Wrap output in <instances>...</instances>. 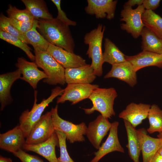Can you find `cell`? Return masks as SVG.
I'll return each instance as SVG.
<instances>
[{
	"instance_id": "277c9868",
	"label": "cell",
	"mask_w": 162,
	"mask_h": 162,
	"mask_svg": "<svg viewBox=\"0 0 162 162\" xmlns=\"http://www.w3.org/2000/svg\"><path fill=\"white\" fill-rule=\"evenodd\" d=\"M117 96L114 88H98L93 91L88 98L92 102V106L90 108L82 109L86 114H90L97 111L104 117L110 118L115 115L113 105Z\"/></svg>"
},
{
	"instance_id": "4dcf8cb0",
	"label": "cell",
	"mask_w": 162,
	"mask_h": 162,
	"mask_svg": "<svg viewBox=\"0 0 162 162\" xmlns=\"http://www.w3.org/2000/svg\"><path fill=\"white\" fill-rule=\"evenodd\" d=\"M6 12L8 17L18 21L29 22L33 21L34 20L33 16L26 8L20 10L10 4L8 5Z\"/></svg>"
},
{
	"instance_id": "d6986e66",
	"label": "cell",
	"mask_w": 162,
	"mask_h": 162,
	"mask_svg": "<svg viewBox=\"0 0 162 162\" xmlns=\"http://www.w3.org/2000/svg\"><path fill=\"white\" fill-rule=\"evenodd\" d=\"M93 68L89 64L75 68L65 69L66 83L91 84L96 78Z\"/></svg>"
},
{
	"instance_id": "8d00e7d4",
	"label": "cell",
	"mask_w": 162,
	"mask_h": 162,
	"mask_svg": "<svg viewBox=\"0 0 162 162\" xmlns=\"http://www.w3.org/2000/svg\"><path fill=\"white\" fill-rule=\"evenodd\" d=\"M160 2V0H143L142 5L146 10L153 11L159 7Z\"/></svg>"
},
{
	"instance_id": "9a60e30c",
	"label": "cell",
	"mask_w": 162,
	"mask_h": 162,
	"mask_svg": "<svg viewBox=\"0 0 162 162\" xmlns=\"http://www.w3.org/2000/svg\"><path fill=\"white\" fill-rule=\"evenodd\" d=\"M119 122L115 121L112 123L110 132L105 141L103 143L98 151L94 153V157L90 162H98L106 154L113 152L124 153V148L119 141L118 134Z\"/></svg>"
},
{
	"instance_id": "7c38bea8",
	"label": "cell",
	"mask_w": 162,
	"mask_h": 162,
	"mask_svg": "<svg viewBox=\"0 0 162 162\" xmlns=\"http://www.w3.org/2000/svg\"><path fill=\"white\" fill-rule=\"evenodd\" d=\"M65 69L75 68L87 64L80 56L50 43L46 51Z\"/></svg>"
},
{
	"instance_id": "4316f807",
	"label": "cell",
	"mask_w": 162,
	"mask_h": 162,
	"mask_svg": "<svg viewBox=\"0 0 162 162\" xmlns=\"http://www.w3.org/2000/svg\"><path fill=\"white\" fill-rule=\"evenodd\" d=\"M38 21L34 19L32 28L24 34L28 44L33 47L34 51H46L50 43L37 30Z\"/></svg>"
},
{
	"instance_id": "8992f818",
	"label": "cell",
	"mask_w": 162,
	"mask_h": 162,
	"mask_svg": "<svg viewBox=\"0 0 162 162\" xmlns=\"http://www.w3.org/2000/svg\"><path fill=\"white\" fill-rule=\"evenodd\" d=\"M50 111L55 131L64 133L70 143L85 141L84 135H86L87 127L85 123L76 124L63 119L58 114V105L52 107Z\"/></svg>"
},
{
	"instance_id": "e0dca14e",
	"label": "cell",
	"mask_w": 162,
	"mask_h": 162,
	"mask_svg": "<svg viewBox=\"0 0 162 162\" xmlns=\"http://www.w3.org/2000/svg\"><path fill=\"white\" fill-rule=\"evenodd\" d=\"M151 106L141 103H131L119 113L118 116L129 122L135 128L148 118Z\"/></svg>"
},
{
	"instance_id": "4fadbf2b",
	"label": "cell",
	"mask_w": 162,
	"mask_h": 162,
	"mask_svg": "<svg viewBox=\"0 0 162 162\" xmlns=\"http://www.w3.org/2000/svg\"><path fill=\"white\" fill-rule=\"evenodd\" d=\"M56 146L59 147V140L55 131L46 141L36 144L25 143L23 148L27 151L34 152L45 158L49 162H59L55 151Z\"/></svg>"
},
{
	"instance_id": "f546056e",
	"label": "cell",
	"mask_w": 162,
	"mask_h": 162,
	"mask_svg": "<svg viewBox=\"0 0 162 162\" xmlns=\"http://www.w3.org/2000/svg\"><path fill=\"white\" fill-rule=\"evenodd\" d=\"M0 38L22 50L31 60L34 61L35 56L31 52L32 49L20 38L0 30Z\"/></svg>"
},
{
	"instance_id": "74e56055",
	"label": "cell",
	"mask_w": 162,
	"mask_h": 162,
	"mask_svg": "<svg viewBox=\"0 0 162 162\" xmlns=\"http://www.w3.org/2000/svg\"><path fill=\"white\" fill-rule=\"evenodd\" d=\"M143 0H129L125 3V4L129 5L131 7L135 5L138 6L142 4Z\"/></svg>"
},
{
	"instance_id": "f35d334b",
	"label": "cell",
	"mask_w": 162,
	"mask_h": 162,
	"mask_svg": "<svg viewBox=\"0 0 162 162\" xmlns=\"http://www.w3.org/2000/svg\"><path fill=\"white\" fill-rule=\"evenodd\" d=\"M151 162H162V156L157 152L153 157Z\"/></svg>"
},
{
	"instance_id": "44dd1931",
	"label": "cell",
	"mask_w": 162,
	"mask_h": 162,
	"mask_svg": "<svg viewBox=\"0 0 162 162\" xmlns=\"http://www.w3.org/2000/svg\"><path fill=\"white\" fill-rule=\"evenodd\" d=\"M127 61L132 65L135 70L145 67L155 66L162 68V54L142 51L133 56H125Z\"/></svg>"
},
{
	"instance_id": "5b68a950",
	"label": "cell",
	"mask_w": 162,
	"mask_h": 162,
	"mask_svg": "<svg viewBox=\"0 0 162 162\" xmlns=\"http://www.w3.org/2000/svg\"><path fill=\"white\" fill-rule=\"evenodd\" d=\"M34 53L35 62L47 76L43 82L50 85H64L66 83L65 69L47 51H34Z\"/></svg>"
},
{
	"instance_id": "d4e9b609",
	"label": "cell",
	"mask_w": 162,
	"mask_h": 162,
	"mask_svg": "<svg viewBox=\"0 0 162 162\" xmlns=\"http://www.w3.org/2000/svg\"><path fill=\"white\" fill-rule=\"evenodd\" d=\"M104 50L103 53L104 62H107L112 65L126 61L125 55L108 38L104 39Z\"/></svg>"
},
{
	"instance_id": "ba28073f",
	"label": "cell",
	"mask_w": 162,
	"mask_h": 162,
	"mask_svg": "<svg viewBox=\"0 0 162 162\" xmlns=\"http://www.w3.org/2000/svg\"><path fill=\"white\" fill-rule=\"evenodd\" d=\"M51 111L42 115L32 128L26 139V143L36 144L44 142L55 132Z\"/></svg>"
},
{
	"instance_id": "9c48e42d",
	"label": "cell",
	"mask_w": 162,
	"mask_h": 162,
	"mask_svg": "<svg viewBox=\"0 0 162 162\" xmlns=\"http://www.w3.org/2000/svg\"><path fill=\"white\" fill-rule=\"evenodd\" d=\"M99 88L96 84L71 83L68 84L61 95L57 99V104L63 103L66 101L75 104L85 99L88 98L93 91Z\"/></svg>"
},
{
	"instance_id": "6da1fadb",
	"label": "cell",
	"mask_w": 162,
	"mask_h": 162,
	"mask_svg": "<svg viewBox=\"0 0 162 162\" xmlns=\"http://www.w3.org/2000/svg\"><path fill=\"white\" fill-rule=\"evenodd\" d=\"M37 29L50 44L74 52L75 43L69 26L56 18L38 20Z\"/></svg>"
},
{
	"instance_id": "836d02e7",
	"label": "cell",
	"mask_w": 162,
	"mask_h": 162,
	"mask_svg": "<svg viewBox=\"0 0 162 162\" xmlns=\"http://www.w3.org/2000/svg\"><path fill=\"white\" fill-rule=\"evenodd\" d=\"M51 1L55 5L57 9L58 13L56 18L58 19L68 26H76V22L69 19L67 17L65 13L62 9L61 7V0H52Z\"/></svg>"
},
{
	"instance_id": "52a82bcc",
	"label": "cell",
	"mask_w": 162,
	"mask_h": 162,
	"mask_svg": "<svg viewBox=\"0 0 162 162\" xmlns=\"http://www.w3.org/2000/svg\"><path fill=\"white\" fill-rule=\"evenodd\" d=\"M145 10L142 4L134 9L131 7L124 4L121 11L120 20L124 21L125 23L121 24V29L130 34L134 38H137L144 27L142 17Z\"/></svg>"
},
{
	"instance_id": "83f0119b",
	"label": "cell",
	"mask_w": 162,
	"mask_h": 162,
	"mask_svg": "<svg viewBox=\"0 0 162 162\" xmlns=\"http://www.w3.org/2000/svg\"><path fill=\"white\" fill-rule=\"evenodd\" d=\"M142 19L144 26L162 39V17L152 10H146Z\"/></svg>"
},
{
	"instance_id": "cb8c5ba5",
	"label": "cell",
	"mask_w": 162,
	"mask_h": 162,
	"mask_svg": "<svg viewBox=\"0 0 162 162\" xmlns=\"http://www.w3.org/2000/svg\"><path fill=\"white\" fill-rule=\"evenodd\" d=\"M142 51L162 54V39L144 26L141 32Z\"/></svg>"
},
{
	"instance_id": "7402d4cb",
	"label": "cell",
	"mask_w": 162,
	"mask_h": 162,
	"mask_svg": "<svg viewBox=\"0 0 162 162\" xmlns=\"http://www.w3.org/2000/svg\"><path fill=\"white\" fill-rule=\"evenodd\" d=\"M21 74L19 69L0 75V110H3L7 105L10 104L13 99L10 94L11 87L17 80L20 79Z\"/></svg>"
},
{
	"instance_id": "d590c367",
	"label": "cell",
	"mask_w": 162,
	"mask_h": 162,
	"mask_svg": "<svg viewBox=\"0 0 162 162\" xmlns=\"http://www.w3.org/2000/svg\"><path fill=\"white\" fill-rule=\"evenodd\" d=\"M19 158L22 162H44L38 156L30 154L22 149L12 153Z\"/></svg>"
},
{
	"instance_id": "ac0fdd59",
	"label": "cell",
	"mask_w": 162,
	"mask_h": 162,
	"mask_svg": "<svg viewBox=\"0 0 162 162\" xmlns=\"http://www.w3.org/2000/svg\"><path fill=\"white\" fill-rule=\"evenodd\" d=\"M136 73L131 64L126 61L112 65L111 69L104 76V78H116L133 87L137 82Z\"/></svg>"
},
{
	"instance_id": "f1b7e54d",
	"label": "cell",
	"mask_w": 162,
	"mask_h": 162,
	"mask_svg": "<svg viewBox=\"0 0 162 162\" xmlns=\"http://www.w3.org/2000/svg\"><path fill=\"white\" fill-rule=\"evenodd\" d=\"M149 127L147 132L152 134L162 132V110L156 104L151 106L148 116Z\"/></svg>"
},
{
	"instance_id": "7a4b0ae2",
	"label": "cell",
	"mask_w": 162,
	"mask_h": 162,
	"mask_svg": "<svg viewBox=\"0 0 162 162\" xmlns=\"http://www.w3.org/2000/svg\"><path fill=\"white\" fill-rule=\"evenodd\" d=\"M64 89L57 86L51 90L50 95L46 99H43L37 104V92H34V101L32 108L29 111L26 110L21 114L19 118L20 127L23 131L25 138L28 135L32 128L40 119L46 107L59 95H61Z\"/></svg>"
},
{
	"instance_id": "8fae6325",
	"label": "cell",
	"mask_w": 162,
	"mask_h": 162,
	"mask_svg": "<svg viewBox=\"0 0 162 162\" xmlns=\"http://www.w3.org/2000/svg\"><path fill=\"white\" fill-rule=\"evenodd\" d=\"M22 76L20 79L28 83L35 89L39 82L47 78L44 71L40 70L35 62H29L22 57H19L16 64Z\"/></svg>"
},
{
	"instance_id": "ab89813d",
	"label": "cell",
	"mask_w": 162,
	"mask_h": 162,
	"mask_svg": "<svg viewBox=\"0 0 162 162\" xmlns=\"http://www.w3.org/2000/svg\"><path fill=\"white\" fill-rule=\"evenodd\" d=\"M0 162H12V161L10 158L4 157L0 155Z\"/></svg>"
},
{
	"instance_id": "b9f144b4",
	"label": "cell",
	"mask_w": 162,
	"mask_h": 162,
	"mask_svg": "<svg viewBox=\"0 0 162 162\" xmlns=\"http://www.w3.org/2000/svg\"><path fill=\"white\" fill-rule=\"evenodd\" d=\"M157 136L158 138H162V132L159 133Z\"/></svg>"
},
{
	"instance_id": "60d3db41",
	"label": "cell",
	"mask_w": 162,
	"mask_h": 162,
	"mask_svg": "<svg viewBox=\"0 0 162 162\" xmlns=\"http://www.w3.org/2000/svg\"><path fill=\"white\" fill-rule=\"evenodd\" d=\"M157 152L162 156V145L159 148Z\"/></svg>"
},
{
	"instance_id": "1f68e13d",
	"label": "cell",
	"mask_w": 162,
	"mask_h": 162,
	"mask_svg": "<svg viewBox=\"0 0 162 162\" xmlns=\"http://www.w3.org/2000/svg\"><path fill=\"white\" fill-rule=\"evenodd\" d=\"M0 30L12 35L18 37L22 41L28 44L24 34L21 33L10 23L8 17L1 13L0 16Z\"/></svg>"
},
{
	"instance_id": "3957f363",
	"label": "cell",
	"mask_w": 162,
	"mask_h": 162,
	"mask_svg": "<svg viewBox=\"0 0 162 162\" xmlns=\"http://www.w3.org/2000/svg\"><path fill=\"white\" fill-rule=\"evenodd\" d=\"M105 29V26L99 23L97 28L87 33L84 38V43L88 45L86 54L92 59L90 65L96 76H101L103 74V65L104 62L102 42Z\"/></svg>"
},
{
	"instance_id": "30bf717a",
	"label": "cell",
	"mask_w": 162,
	"mask_h": 162,
	"mask_svg": "<svg viewBox=\"0 0 162 162\" xmlns=\"http://www.w3.org/2000/svg\"><path fill=\"white\" fill-rule=\"evenodd\" d=\"M111 126L112 123L109 122L108 118L101 115L89 123L86 135L95 148L98 150L100 148L102 140L110 131Z\"/></svg>"
},
{
	"instance_id": "e575fe53",
	"label": "cell",
	"mask_w": 162,
	"mask_h": 162,
	"mask_svg": "<svg viewBox=\"0 0 162 162\" xmlns=\"http://www.w3.org/2000/svg\"><path fill=\"white\" fill-rule=\"evenodd\" d=\"M8 18L10 24L19 32L23 34L31 29L33 26L34 20L23 22L8 17Z\"/></svg>"
},
{
	"instance_id": "603a6c76",
	"label": "cell",
	"mask_w": 162,
	"mask_h": 162,
	"mask_svg": "<svg viewBox=\"0 0 162 162\" xmlns=\"http://www.w3.org/2000/svg\"><path fill=\"white\" fill-rule=\"evenodd\" d=\"M128 137V148L129 156L134 162H140L141 145L137 130L128 122L124 120Z\"/></svg>"
},
{
	"instance_id": "ffe728a7",
	"label": "cell",
	"mask_w": 162,
	"mask_h": 162,
	"mask_svg": "<svg viewBox=\"0 0 162 162\" xmlns=\"http://www.w3.org/2000/svg\"><path fill=\"white\" fill-rule=\"evenodd\" d=\"M142 153L143 162H151L162 145V138H155L148 135L147 131L142 128L137 130Z\"/></svg>"
},
{
	"instance_id": "2e32d148",
	"label": "cell",
	"mask_w": 162,
	"mask_h": 162,
	"mask_svg": "<svg viewBox=\"0 0 162 162\" xmlns=\"http://www.w3.org/2000/svg\"><path fill=\"white\" fill-rule=\"evenodd\" d=\"M24 133L19 125L0 134V148L12 153L23 148L26 143Z\"/></svg>"
},
{
	"instance_id": "d6a6232c",
	"label": "cell",
	"mask_w": 162,
	"mask_h": 162,
	"mask_svg": "<svg viewBox=\"0 0 162 162\" xmlns=\"http://www.w3.org/2000/svg\"><path fill=\"white\" fill-rule=\"evenodd\" d=\"M59 140L60 156L58 158L59 162H74L70 157L67 150L66 144V137L62 132L56 130Z\"/></svg>"
},
{
	"instance_id": "484cf974",
	"label": "cell",
	"mask_w": 162,
	"mask_h": 162,
	"mask_svg": "<svg viewBox=\"0 0 162 162\" xmlns=\"http://www.w3.org/2000/svg\"><path fill=\"white\" fill-rule=\"evenodd\" d=\"M26 8L30 13L34 19L50 20L52 15L49 12L46 4L42 0H22Z\"/></svg>"
},
{
	"instance_id": "5bb4252c",
	"label": "cell",
	"mask_w": 162,
	"mask_h": 162,
	"mask_svg": "<svg viewBox=\"0 0 162 162\" xmlns=\"http://www.w3.org/2000/svg\"><path fill=\"white\" fill-rule=\"evenodd\" d=\"M87 5L85 8L87 14L94 15L97 19L106 17L110 20L114 18L117 1L87 0Z\"/></svg>"
}]
</instances>
